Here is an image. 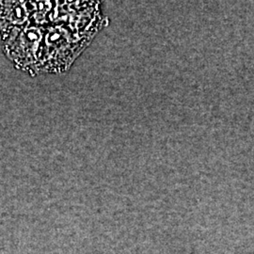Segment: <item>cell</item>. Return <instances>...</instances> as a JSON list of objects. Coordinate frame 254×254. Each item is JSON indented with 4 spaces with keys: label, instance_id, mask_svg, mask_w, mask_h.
Returning <instances> with one entry per match:
<instances>
[{
    "label": "cell",
    "instance_id": "obj_2",
    "mask_svg": "<svg viewBox=\"0 0 254 254\" xmlns=\"http://www.w3.org/2000/svg\"><path fill=\"white\" fill-rule=\"evenodd\" d=\"M6 56L23 72L36 75L41 73L45 28L36 25L19 27L1 35Z\"/></svg>",
    "mask_w": 254,
    "mask_h": 254
},
{
    "label": "cell",
    "instance_id": "obj_3",
    "mask_svg": "<svg viewBox=\"0 0 254 254\" xmlns=\"http://www.w3.org/2000/svg\"><path fill=\"white\" fill-rule=\"evenodd\" d=\"M30 11L27 1H0L1 35L14 28L30 25Z\"/></svg>",
    "mask_w": 254,
    "mask_h": 254
},
{
    "label": "cell",
    "instance_id": "obj_1",
    "mask_svg": "<svg viewBox=\"0 0 254 254\" xmlns=\"http://www.w3.org/2000/svg\"><path fill=\"white\" fill-rule=\"evenodd\" d=\"M104 23L100 2L72 1V11L68 22L45 28L41 73L66 72L90 45Z\"/></svg>",
    "mask_w": 254,
    "mask_h": 254
}]
</instances>
